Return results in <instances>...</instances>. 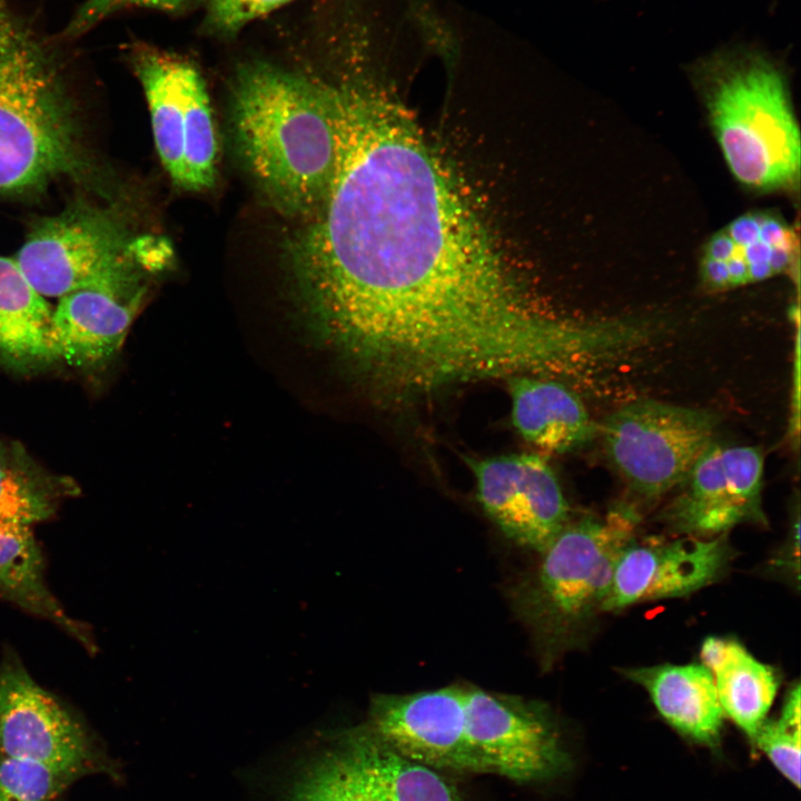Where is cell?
<instances>
[{"instance_id":"6da1fadb","label":"cell","mask_w":801,"mask_h":801,"mask_svg":"<svg viewBox=\"0 0 801 801\" xmlns=\"http://www.w3.org/2000/svg\"><path fill=\"white\" fill-rule=\"evenodd\" d=\"M332 105L329 189L286 246L313 338L390 405L485 378L571 374L586 327L515 281L409 111L367 80L332 83Z\"/></svg>"},{"instance_id":"7a4b0ae2","label":"cell","mask_w":801,"mask_h":801,"mask_svg":"<svg viewBox=\"0 0 801 801\" xmlns=\"http://www.w3.org/2000/svg\"><path fill=\"white\" fill-rule=\"evenodd\" d=\"M366 725L398 752L436 770L531 782L568 765L543 703L472 684L376 694Z\"/></svg>"},{"instance_id":"3957f363","label":"cell","mask_w":801,"mask_h":801,"mask_svg":"<svg viewBox=\"0 0 801 801\" xmlns=\"http://www.w3.org/2000/svg\"><path fill=\"white\" fill-rule=\"evenodd\" d=\"M237 155L268 202L303 222L323 205L336 142L332 83L269 62L240 66L231 83Z\"/></svg>"},{"instance_id":"277c9868","label":"cell","mask_w":801,"mask_h":801,"mask_svg":"<svg viewBox=\"0 0 801 801\" xmlns=\"http://www.w3.org/2000/svg\"><path fill=\"white\" fill-rule=\"evenodd\" d=\"M58 69L0 0V195L36 192L93 172Z\"/></svg>"},{"instance_id":"5b68a950","label":"cell","mask_w":801,"mask_h":801,"mask_svg":"<svg viewBox=\"0 0 801 801\" xmlns=\"http://www.w3.org/2000/svg\"><path fill=\"white\" fill-rule=\"evenodd\" d=\"M636 510L570 520L538 553L536 565L510 589L511 605L528 631L543 668L578 643L602 612L620 555L635 537Z\"/></svg>"},{"instance_id":"8992f818","label":"cell","mask_w":801,"mask_h":801,"mask_svg":"<svg viewBox=\"0 0 801 801\" xmlns=\"http://www.w3.org/2000/svg\"><path fill=\"white\" fill-rule=\"evenodd\" d=\"M693 75L734 177L755 189L792 186L800 134L779 65L755 49L726 48L699 61Z\"/></svg>"},{"instance_id":"52a82bcc","label":"cell","mask_w":801,"mask_h":801,"mask_svg":"<svg viewBox=\"0 0 801 801\" xmlns=\"http://www.w3.org/2000/svg\"><path fill=\"white\" fill-rule=\"evenodd\" d=\"M140 240L107 209L77 204L36 224L16 261L43 297L98 289L146 295Z\"/></svg>"},{"instance_id":"ba28073f","label":"cell","mask_w":801,"mask_h":801,"mask_svg":"<svg viewBox=\"0 0 801 801\" xmlns=\"http://www.w3.org/2000/svg\"><path fill=\"white\" fill-rule=\"evenodd\" d=\"M715 429L709 411L639 399L611 413L601 436L610 463L630 490L651 502L684 482L714 443Z\"/></svg>"},{"instance_id":"9c48e42d","label":"cell","mask_w":801,"mask_h":801,"mask_svg":"<svg viewBox=\"0 0 801 801\" xmlns=\"http://www.w3.org/2000/svg\"><path fill=\"white\" fill-rule=\"evenodd\" d=\"M130 61L141 83L160 161L187 191L210 189L217 174V138L205 81L186 59L136 46Z\"/></svg>"},{"instance_id":"30bf717a","label":"cell","mask_w":801,"mask_h":801,"mask_svg":"<svg viewBox=\"0 0 801 801\" xmlns=\"http://www.w3.org/2000/svg\"><path fill=\"white\" fill-rule=\"evenodd\" d=\"M0 752L75 780L117 772L83 723L7 650L0 661Z\"/></svg>"},{"instance_id":"8fae6325","label":"cell","mask_w":801,"mask_h":801,"mask_svg":"<svg viewBox=\"0 0 801 801\" xmlns=\"http://www.w3.org/2000/svg\"><path fill=\"white\" fill-rule=\"evenodd\" d=\"M478 502L514 544L541 553L571 520L561 484L534 453L469 458Z\"/></svg>"},{"instance_id":"7c38bea8","label":"cell","mask_w":801,"mask_h":801,"mask_svg":"<svg viewBox=\"0 0 801 801\" xmlns=\"http://www.w3.org/2000/svg\"><path fill=\"white\" fill-rule=\"evenodd\" d=\"M763 453L755 446L713 443L663 511L674 531L710 537L742 523H765L762 508Z\"/></svg>"},{"instance_id":"4fadbf2b","label":"cell","mask_w":801,"mask_h":801,"mask_svg":"<svg viewBox=\"0 0 801 801\" xmlns=\"http://www.w3.org/2000/svg\"><path fill=\"white\" fill-rule=\"evenodd\" d=\"M725 534L634 537L620 555L602 612L689 595L721 577L730 562Z\"/></svg>"},{"instance_id":"5bb4252c","label":"cell","mask_w":801,"mask_h":801,"mask_svg":"<svg viewBox=\"0 0 801 801\" xmlns=\"http://www.w3.org/2000/svg\"><path fill=\"white\" fill-rule=\"evenodd\" d=\"M144 297L98 289L60 297L52 315L59 358L81 368L107 363L121 348Z\"/></svg>"},{"instance_id":"9a60e30c","label":"cell","mask_w":801,"mask_h":801,"mask_svg":"<svg viewBox=\"0 0 801 801\" xmlns=\"http://www.w3.org/2000/svg\"><path fill=\"white\" fill-rule=\"evenodd\" d=\"M337 743L372 801H464L436 769L398 752L366 724Z\"/></svg>"},{"instance_id":"2e32d148","label":"cell","mask_w":801,"mask_h":801,"mask_svg":"<svg viewBox=\"0 0 801 801\" xmlns=\"http://www.w3.org/2000/svg\"><path fill=\"white\" fill-rule=\"evenodd\" d=\"M507 383L513 425L535 447L565 453L593 436L584 404L561 380L522 374L508 377Z\"/></svg>"},{"instance_id":"e0dca14e","label":"cell","mask_w":801,"mask_h":801,"mask_svg":"<svg viewBox=\"0 0 801 801\" xmlns=\"http://www.w3.org/2000/svg\"><path fill=\"white\" fill-rule=\"evenodd\" d=\"M642 685L664 720L683 735L708 745L718 743L723 723L714 679L703 664H660L623 670Z\"/></svg>"},{"instance_id":"ac0fdd59","label":"cell","mask_w":801,"mask_h":801,"mask_svg":"<svg viewBox=\"0 0 801 801\" xmlns=\"http://www.w3.org/2000/svg\"><path fill=\"white\" fill-rule=\"evenodd\" d=\"M52 315L16 259L0 256V366L28 372L60 359Z\"/></svg>"},{"instance_id":"d6986e66","label":"cell","mask_w":801,"mask_h":801,"mask_svg":"<svg viewBox=\"0 0 801 801\" xmlns=\"http://www.w3.org/2000/svg\"><path fill=\"white\" fill-rule=\"evenodd\" d=\"M0 599L56 624L89 653L97 651L89 627L69 616L50 592L43 557L29 526L1 518Z\"/></svg>"},{"instance_id":"ffe728a7","label":"cell","mask_w":801,"mask_h":801,"mask_svg":"<svg viewBox=\"0 0 801 801\" xmlns=\"http://www.w3.org/2000/svg\"><path fill=\"white\" fill-rule=\"evenodd\" d=\"M701 659L713 675L723 714L753 741L779 689L775 670L741 643L723 637L705 639Z\"/></svg>"},{"instance_id":"44dd1931","label":"cell","mask_w":801,"mask_h":801,"mask_svg":"<svg viewBox=\"0 0 801 801\" xmlns=\"http://www.w3.org/2000/svg\"><path fill=\"white\" fill-rule=\"evenodd\" d=\"M68 490L29 467L17 454L0 451V518L22 525L48 518Z\"/></svg>"},{"instance_id":"7402d4cb","label":"cell","mask_w":801,"mask_h":801,"mask_svg":"<svg viewBox=\"0 0 801 801\" xmlns=\"http://www.w3.org/2000/svg\"><path fill=\"white\" fill-rule=\"evenodd\" d=\"M284 801H372L338 743L313 756Z\"/></svg>"},{"instance_id":"603a6c76","label":"cell","mask_w":801,"mask_h":801,"mask_svg":"<svg viewBox=\"0 0 801 801\" xmlns=\"http://www.w3.org/2000/svg\"><path fill=\"white\" fill-rule=\"evenodd\" d=\"M800 685L792 688L784 700L780 716L764 720L754 740L779 772L800 787Z\"/></svg>"},{"instance_id":"cb8c5ba5","label":"cell","mask_w":801,"mask_h":801,"mask_svg":"<svg viewBox=\"0 0 801 801\" xmlns=\"http://www.w3.org/2000/svg\"><path fill=\"white\" fill-rule=\"evenodd\" d=\"M75 781L44 765L0 752V801H62Z\"/></svg>"},{"instance_id":"d4e9b609","label":"cell","mask_w":801,"mask_h":801,"mask_svg":"<svg viewBox=\"0 0 801 801\" xmlns=\"http://www.w3.org/2000/svg\"><path fill=\"white\" fill-rule=\"evenodd\" d=\"M200 0H85L72 16L66 33L79 36L110 14L128 8L156 9L167 12L186 10Z\"/></svg>"},{"instance_id":"484cf974","label":"cell","mask_w":801,"mask_h":801,"mask_svg":"<svg viewBox=\"0 0 801 801\" xmlns=\"http://www.w3.org/2000/svg\"><path fill=\"white\" fill-rule=\"evenodd\" d=\"M291 1L294 0H206L207 23L216 32L231 34Z\"/></svg>"},{"instance_id":"4316f807","label":"cell","mask_w":801,"mask_h":801,"mask_svg":"<svg viewBox=\"0 0 801 801\" xmlns=\"http://www.w3.org/2000/svg\"><path fill=\"white\" fill-rule=\"evenodd\" d=\"M761 215L745 214L728 226L726 234L739 247H745L759 239Z\"/></svg>"},{"instance_id":"83f0119b","label":"cell","mask_w":801,"mask_h":801,"mask_svg":"<svg viewBox=\"0 0 801 801\" xmlns=\"http://www.w3.org/2000/svg\"><path fill=\"white\" fill-rule=\"evenodd\" d=\"M759 239L771 247H793L794 244L793 235L787 226L778 218L769 215H761Z\"/></svg>"},{"instance_id":"f1b7e54d","label":"cell","mask_w":801,"mask_h":801,"mask_svg":"<svg viewBox=\"0 0 801 801\" xmlns=\"http://www.w3.org/2000/svg\"><path fill=\"white\" fill-rule=\"evenodd\" d=\"M702 269L703 278L711 287H730L729 271L725 261L704 257Z\"/></svg>"},{"instance_id":"f546056e","label":"cell","mask_w":801,"mask_h":801,"mask_svg":"<svg viewBox=\"0 0 801 801\" xmlns=\"http://www.w3.org/2000/svg\"><path fill=\"white\" fill-rule=\"evenodd\" d=\"M735 251V244L725 231L715 234L706 245L705 257L726 261Z\"/></svg>"},{"instance_id":"4dcf8cb0","label":"cell","mask_w":801,"mask_h":801,"mask_svg":"<svg viewBox=\"0 0 801 801\" xmlns=\"http://www.w3.org/2000/svg\"><path fill=\"white\" fill-rule=\"evenodd\" d=\"M771 250L772 247L770 245L758 239L745 247H739L735 245V251L733 255L741 256L749 266L754 263L768 261Z\"/></svg>"},{"instance_id":"1f68e13d","label":"cell","mask_w":801,"mask_h":801,"mask_svg":"<svg viewBox=\"0 0 801 801\" xmlns=\"http://www.w3.org/2000/svg\"><path fill=\"white\" fill-rule=\"evenodd\" d=\"M730 286H740L749 283L748 264L738 255H733L726 261Z\"/></svg>"},{"instance_id":"d6a6232c","label":"cell","mask_w":801,"mask_h":801,"mask_svg":"<svg viewBox=\"0 0 801 801\" xmlns=\"http://www.w3.org/2000/svg\"><path fill=\"white\" fill-rule=\"evenodd\" d=\"M793 247L790 246H774L772 247L769 265L772 268L773 274L781 273L784 270L792 259Z\"/></svg>"},{"instance_id":"836d02e7","label":"cell","mask_w":801,"mask_h":801,"mask_svg":"<svg viewBox=\"0 0 801 801\" xmlns=\"http://www.w3.org/2000/svg\"><path fill=\"white\" fill-rule=\"evenodd\" d=\"M749 283L760 281L773 276L769 261L754 263L748 266Z\"/></svg>"}]
</instances>
